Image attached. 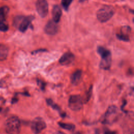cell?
<instances>
[{"label": "cell", "mask_w": 134, "mask_h": 134, "mask_svg": "<svg viewBox=\"0 0 134 134\" xmlns=\"http://www.w3.org/2000/svg\"><path fill=\"white\" fill-rule=\"evenodd\" d=\"M47 102L48 103V104L49 105H50V106H51L53 108L55 109H57L58 110H60V108L59 107L55 104H54L53 101L51 99H47Z\"/></svg>", "instance_id": "obj_19"}, {"label": "cell", "mask_w": 134, "mask_h": 134, "mask_svg": "<svg viewBox=\"0 0 134 134\" xmlns=\"http://www.w3.org/2000/svg\"><path fill=\"white\" fill-rule=\"evenodd\" d=\"M52 20L56 23H59L62 15V10L59 6L57 5L53 6L52 10Z\"/></svg>", "instance_id": "obj_12"}, {"label": "cell", "mask_w": 134, "mask_h": 134, "mask_svg": "<svg viewBox=\"0 0 134 134\" xmlns=\"http://www.w3.org/2000/svg\"><path fill=\"white\" fill-rule=\"evenodd\" d=\"M104 134H116V133L115 132H114V131H106Z\"/></svg>", "instance_id": "obj_22"}, {"label": "cell", "mask_w": 134, "mask_h": 134, "mask_svg": "<svg viewBox=\"0 0 134 134\" xmlns=\"http://www.w3.org/2000/svg\"><path fill=\"white\" fill-rule=\"evenodd\" d=\"M92 87H91L89 88L88 91L86 93L84 98H83V100L84 103H86L90 99V97L91 96V95H92Z\"/></svg>", "instance_id": "obj_18"}, {"label": "cell", "mask_w": 134, "mask_h": 134, "mask_svg": "<svg viewBox=\"0 0 134 134\" xmlns=\"http://www.w3.org/2000/svg\"><path fill=\"white\" fill-rule=\"evenodd\" d=\"M73 0H62L61 5L65 11H68L69 7Z\"/></svg>", "instance_id": "obj_17"}, {"label": "cell", "mask_w": 134, "mask_h": 134, "mask_svg": "<svg viewBox=\"0 0 134 134\" xmlns=\"http://www.w3.org/2000/svg\"><path fill=\"white\" fill-rule=\"evenodd\" d=\"M8 53V48L3 44H0V61L5 60Z\"/></svg>", "instance_id": "obj_14"}, {"label": "cell", "mask_w": 134, "mask_h": 134, "mask_svg": "<svg viewBox=\"0 0 134 134\" xmlns=\"http://www.w3.org/2000/svg\"><path fill=\"white\" fill-rule=\"evenodd\" d=\"M37 84L38 85V86L40 87V88L42 90H43L44 89L45 86H46V83L44 82H43L42 81L38 80H37Z\"/></svg>", "instance_id": "obj_21"}, {"label": "cell", "mask_w": 134, "mask_h": 134, "mask_svg": "<svg viewBox=\"0 0 134 134\" xmlns=\"http://www.w3.org/2000/svg\"><path fill=\"white\" fill-rule=\"evenodd\" d=\"M114 8L111 6L105 5L100 8L96 13L98 20L101 23H105L109 20L114 14Z\"/></svg>", "instance_id": "obj_3"}, {"label": "cell", "mask_w": 134, "mask_h": 134, "mask_svg": "<svg viewBox=\"0 0 134 134\" xmlns=\"http://www.w3.org/2000/svg\"><path fill=\"white\" fill-rule=\"evenodd\" d=\"M5 129L7 134H19L21 124L19 118L16 116L8 118L5 121Z\"/></svg>", "instance_id": "obj_1"}, {"label": "cell", "mask_w": 134, "mask_h": 134, "mask_svg": "<svg viewBox=\"0 0 134 134\" xmlns=\"http://www.w3.org/2000/svg\"><path fill=\"white\" fill-rule=\"evenodd\" d=\"M82 71L80 70H77L74 72L71 75V82L73 85H77L81 79L82 77Z\"/></svg>", "instance_id": "obj_13"}, {"label": "cell", "mask_w": 134, "mask_h": 134, "mask_svg": "<svg viewBox=\"0 0 134 134\" xmlns=\"http://www.w3.org/2000/svg\"><path fill=\"white\" fill-rule=\"evenodd\" d=\"M46 51V50H45V49L37 50H36V51H34V52H33V53H38V51Z\"/></svg>", "instance_id": "obj_23"}, {"label": "cell", "mask_w": 134, "mask_h": 134, "mask_svg": "<svg viewBox=\"0 0 134 134\" xmlns=\"http://www.w3.org/2000/svg\"><path fill=\"white\" fill-rule=\"evenodd\" d=\"M83 98L79 95H71L69 99L68 105L69 108L74 111L80 110L83 107Z\"/></svg>", "instance_id": "obj_4"}, {"label": "cell", "mask_w": 134, "mask_h": 134, "mask_svg": "<svg viewBox=\"0 0 134 134\" xmlns=\"http://www.w3.org/2000/svg\"><path fill=\"white\" fill-rule=\"evenodd\" d=\"M75 59L74 55L70 52L64 53L59 59V63L62 65H68L71 64Z\"/></svg>", "instance_id": "obj_10"}, {"label": "cell", "mask_w": 134, "mask_h": 134, "mask_svg": "<svg viewBox=\"0 0 134 134\" xmlns=\"http://www.w3.org/2000/svg\"><path fill=\"white\" fill-rule=\"evenodd\" d=\"M8 29V26L7 25L3 23V21H0V30L2 31H6Z\"/></svg>", "instance_id": "obj_20"}, {"label": "cell", "mask_w": 134, "mask_h": 134, "mask_svg": "<svg viewBox=\"0 0 134 134\" xmlns=\"http://www.w3.org/2000/svg\"><path fill=\"white\" fill-rule=\"evenodd\" d=\"M85 1H86V0H79V2H83Z\"/></svg>", "instance_id": "obj_24"}, {"label": "cell", "mask_w": 134, "mask_h": 134, "mask_svg": "<svg viewBox=\"0 0 134 134\" xmlns=\"http://www.w3.org/2000/svg\"><path fill=\"white\" fill-rule=\"evenodd\" d=\"M97 51L101 57L99 67L103 70H108L111 64V55L109 50L103 47H97Z\"/></svg>", "instance_id": "obj_2"}, {"label": "cell", "mask_w": 134, "mask_h": 134, "mask_svg": "<svg viewBox=\"0 0 134 134\" xmlns=\"http://www.w3.org/2000/svg\"><path fill=\"white\" fill-rule=\"evenodd\" d=\"M34 17L32 16L27 17H23L18 26V29L21 32H25L29 27L31 21L34 19Z\"/></svg>", "instance_id": "obj_9"}, {"label": "cell", "mask_w": 134, "mask_h": 134, "mask_svg": "<svg viewBox=\"0 0 134 134\" xmlns=\"http://www.w3.org/2000/svg\"><path fill=\"white\" fill-rule=\"evenodd\" d=\"M58 26L53 20H50L44 27L45 32L49 35H54L58 32Z\"/></svg>", "instance_id": "obj_8"}, {"label": "cell", "mask_w": 134, "mask_h": 134, "mask_svg": "<svg viewBox=\"0 0 134 134\" xmlns=\"http://www.w3.org/2000/svg\"><path fill=\"white\" fill-rule=\"evenodd\" d=\"M36 10L41 17H45L48 13V4L46 0H38L36 3Z\"/></svg>", "instance_id": "obj_7"}, {"label": "cell", "mask_w": 134, "mask_h": 134, "mask_svg": "<svg viewBox=\"0 0 134 134\" xmlns=\"http://www.w3.org/2000/svg\"><path fill=\"white\" fill-rule=\"evenodd\" d=\"M59 126L61 127L63 129L70 130V131H73L75 129V126L73 124H69V123H64L62 122H59L58 123Z\"/></svg>", "instance_id": "obj_16"}, {"label": "cell", "mask_w": 134, "mask_h": 134, "mask_svg": "<svg viewBox=\"0 0 134 134\" xmlns=\"http://www.w3.org/2000/svg\"><path fill=\"white\" fill-rule=\"evenodd\" d=\"M131 31L130 27L128 26H125L121 28V31L120 34H117L116 35L117 37L120 40L124 41H129V34Z\"/></svg>", "instance_id": "obj_11"}, {"label": "cell", "mask_w": 134, "mask_h": 134, "mask_svg": "<svg viewBox=\"0 0 134 134\" xmlns=\"http://www.w3.org/2000/svg\"><path fill=\"white\" fill-rule=\"evenodd\" d=\"M117 113V108L114 105L110 106L103 117V121L105 124L113 123L116 119V114Z\"/></svg>", "instance_id": "obj_5"}, {"label": "cell", "mask_w": 134, "mask_h": 134, "mask_svg": "<svg viewBox=\"0 0 134 134\" xmlns=\"http://www.w3.org/2000/svg\"><path fill=\"white\" fill-rule=\"evenodd\" d=\"M46 128V124L42 118L37 117L31 124V129L35 134H39Z\"/></svg>", "instance_id": "obj_6"}, {"label": "cell", "mask_w": 134, "mask_h": 134, "mask_svg": "<svg viewBox=\"0 0 134 134\" xmlns=\"http://www.w3.org/2000/svg\"><path fill=\"white\" fill-rule=\"evenodd\" d=\"M9 12V8L7 6H3L0 8V21H3Z\"/></svg>", "instance_id": "obj_15"}]
</instances>
